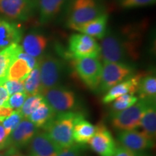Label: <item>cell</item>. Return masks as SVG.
Returning <instances> with one entry per match:
<instances>
[{
	"instance_id": "9",
	"label": "cell",
	"mask_w": 156,
	"mask_h": 156,
	"mask_svg": "<svg viewBox=\"0 0 156 156\" xmlns=\"http://www.w3.org/2000/svg\"><path fill=\"white\" fill-rule=\"evenodd\" d=\"M69 52L74 58H98L101 48L95 38L83 34H76L69 39Z\"/></svg>"
},
{
	"instance_id": "34",
	"label": "cell",
	"mask_w": 156,
	"mask_h": 156,
	"mask_svg": "<svg viewBox=\"0 0 156 156\" xmlns=\"http://www.w3.org/2000/svg\"><path fill=\"white\" fill-rule=\"evenodd\" d=\"M9 135V132L5 129L2 124V122H0V150L6 148V142H7Z\"/></svg>"
},
{
	"instance_id": "11",
	"label": "cell",
	"mask_w": 156,
	"mask_h": 156,
	"mask_svg": "<svg viewBox=\"0 0 156 156\" xmlns=\"http://www.w3.org/2000/svg\"><path fill=\"white\" fill-rule=\"evenodd\" d=\"M88 144L91 149L100 156H112L117 147L111 132L103 124L96 126V131Z\"/></svg>"
},
{
	"instance_id": "17",
	"label": "cell",
	"mask_w": 156,
	"mask_h": 156,
	"mask_svg": "<svg viewBox=\"0 0 156 156\" xmlns=\"http://www.w3.org/2000/svg\"><path fill=\"white\" fill-rule=\"evenodd\" d=\"M22 36V29L17 23L0 17V51L12 44H19Z\"/></svg>"
},
{
	"instance_id": "27",
	"label": "cell",
	"mask_w": 156,
	"mask_h": 156,
	"mask_svg": "<svg viewBox=\"0 0 156 156\" xmlns=\"http://www.w3.org/2000/svg\"><path fill=\"white\" fill-rule=\"evenodd\" d=\"M45 101L44 97L42 94L29 95L25 101L23 106L20 109V112L22 114L23 118L28 119L29 116L34 112L38 107Z\"/></svg>"
},
{
	"instance_id": "38",
	"label": "cell",
	"mask_w": 156,
	"mask_h": 156,
	"mask_svg": "<svg viewBox=\"0 0 156 156\" xmlns=\"http://www.w3.org/2000/svg\"><path fill=\"white\" fill-rule=\"evenodd\" d=\"M7 156H26L18 152L17 149L14 148H7Z\"/></svg>"
},
{
	"instance_id": "14",
	"label": "cell",
	"mask_w": 156,
	"mask_h": 156,
	"mask_svg": "<svg viewBox=\"0 0 156 156\" xmlns=\"http://www.w3.org/2000/svg\"><path fill=\"white\" fill-rule=\"evenodd\" d=\"M29 147L30 156H56L62 150L46 132H36L29 142Z\"/></svg>"
},
{
	"instance_id": "30",
	"label": "cell",
	"mask_w": 156,
	"mask_h": 156,
	"mask_svg": "<svg viewBox=\"0 0 156 156\" xmlns=\"http://www.w3.org/2000/svg\"><path fill=\"white\" fill-rule=\"evenodd\" d=\"M28 96V95L25 92L16 93L9 95L7 106L12 109H15V110H20Z\"/></svg>"
},
{
	"instance_id": "1",
	"label": "cell",
	"mask_w": 156,
	"mask_h": 156,
	"mask_svg": "<svg viewBox=\"0 0 156 156\" xmlns=\"http://www.w3.org/2000/svg\"><path fill=\"white\" fill-rule=\"evenodd\" d=\"M79 114L73 112L56 114L44 127L51 139L62 149L75 144L73 127Z\"/></svg>"
},
{
	"instance_id": "15",
	"label": "cell",
	"mask_w": 156,
	"mask_h": 156,
	"mask_svg": "<svg viewBox=\"0 0 156 156\" xmlns=\"http://www.w3.org/2000/svg\"><path fill=\"white\" fill-rule=\"evenodd\" d=\"M143 75L141 74L133 75L125 80L121 82L120 83L114 85L112 88L107 91L106 95L102 99V102L104 104L112 103L117 98L125 94H132L137 92L138 87Z\"/></svg>"
},
{
	"instance_id": "12",
	"label": "cell",
	"mask_w": 156,
	"mask_h": 156,
	"mask_svg": "<svg viewBox=\"0 0 156 156\" xmlns=\"http://www.w3.org/2000/svg\"><path fill=\"white\" fill-rule=\"evenodd\" d=\"M118 140L123 147L136 154L153 147L154 145V140L143 132L136 131V129L120 132Z\"/></svg>"
},
{
	"instance_id": "7",
	"label": "cell",
	"mask_w": 156,
	"mask_h": 156,
	"mask_svg": "<svg viewBox=\"0 0 156 156\" xmlns=\"http://www.w3.org/2000/svg\"><path fill=\"white\" fill-rule=\"evenodd\" d=\"M41 94L56 114L71 112L77 106L75 93L64 87L58 85L43 91Z\"/></svg>"
},
{
	"instance_id": "21",
	"label": "cell",
	"mask_w": 156,
	"mask_h": 156,
	"mask_svg": "<svg viewBox=\"0 0 156 156\" xmlns=\"http://www.w3.org/2000/svg\"><path fill=\"white\" fill-rule=\"evenodd\" d=\"M66 0H39L38 9L41 23H46L53 20L61 10Z\"/></svg>"
},
{
	"instance_id": "33",
	"label": "cell",
	"mask_w": 156,
	"mask_h": 156,
	"mask_svg": "<svg viewBox=\"0 0 156 156\" xmlns=\"http://www.w3.org/2000/svg\"><path fill=\"white\" fill-rule=\"evenodd\" d=\"M56 156H84L83 146L74 144L70 147L62 148Z\"/></svg>"
},
{
	"instance_id": "26",
	"label": "cell",
	"mask_w": 156,
	"mask_h": 156,
	"mask_svg": "<svg viewBox=\"0 0 156 156\" xmlns=\"http://www.w3.org/2000/svg\"><path fill=\"white\" fill-rule=\"evenodd\" d=\"M25 93L28 95L41 94V82L39 66L34 67L23 80Z\"/></svg>"
},
{
	"instance_id": "37",
	"label": "cell",
	"mask_w": 156,
	"mask_h": 156,
	"mask_svg": "<svg viewBox=\"0 0 156 156\" xmlns=\"http://www.w3.org/2000/svg\"><path fill=\"white\" fill-rule=\"evenodd\" d=\"M13 109L8 106H1L0 107V122L5 119L7 116H9L13 112Z\"/></svg>"
},
{
	"instance_id": "24",
	"label": "cell",
	"mask_w": 156,
	"mask_h": 156,
	"mask_svg": "<svg viewBox=\"0 0 156 156\" xmlns=\"http://www.w3.org/2000/svg\"><path fill=\"white\" fill-rule=\"evenodd\" d=\"M32 70L28 62L20 56V54L15 61L11 64L7 75V80H24Z\"/></svg>"
},
{
	"instance_id": "35",
	"label": "cell",
	"mask_w": 156,
	"mask_h": 156,
	"mask_svg": "<svg viewBox=\"0 0 156 156\" xmlns=\"http://www.w3.org/2000/svg\"><path fill=\"white\" fill-rule=\"evenodd\" d=\"M136 154L129 150L126 149L123 146L116 147L114 155L112 156H136Z\"/></svg>"
},
{
	"instance_id": "25",
	"label": "cell",
	"mask_w": 156,
	"mask_h": 156,
	"mask_svg": "<svg viewBox=\"0 0 156 156\" xmlns=\"http://www.w3.org/2000/svg\"><path fill=\"white\" fill-rule=\"evenodd\" d=\"M140 99L155 101L156 98V77L151 75L143 76L140 80L137 92Z\"/></svg>"
},
{
	"instance_id": "13",
	"label": "cell",
	"mask_w": 156,
	"mask_h": 156,
	"mask_svg": "<svg viewBox=\"0 0 156 156\" xmlns=\"http://www.w3.org/2000/svg\"><path fill=\"white\" fill-rule=\"evenodd\" d=\"M37 132V128L28 119L21 121L17 127L14 129L7 138L6 148H19L28 145Z\"/></svg>"
},
{
	"instance_id": "19",
	"label": "cell",
	"mask_w": 156,
	"mask_h": 156,
	"mask_svg": "<svg viewBox=\"0 0 156 156\" xmlns=\"http://www.w3.org/2000/svg\"><path fill=\"white\" fill-rule=\"evenodd\" d=\"M95 131L96 126L93 125L84 118L83 114H79L75 119L73 127L74 142L82 146L86 145L94 135Z\"/></svg>"
},
{
	"instance_id": "16",
	"label": "cell",
	"mask_w": 156,
	"mask_h": 156,
	"mask_svg": "<svg viewBox=\"0 0 156 156\" xmlns=\"http://www.w3.org/2000/svg\"><path fill=\"white\" fill-rule=\"evenodd\" d=\"M108 23V15L103 13L95 19L82 24H70L68 26L80 34L87 35L93 38L102 39L106 36Z\"/></svg>"
},
{
	"instance_id": "6",
	"label": "cell",
	"mask_w": 156,
	"mask_h": 156,
	"mask_svg": "<svg viewBox=\"0 0 156 156\" xmlns=\"http://www.w3.org/2000/svg\"><path fill=\"white\" fill-rule=\"evenodd\" d=\"M41 93L47 89L58 86L63 73V63L59 58L51 55H44L38 58Z\"/></svg>"
},
{
	"instance_id": "5",
	"label": "cell",
	"mask_w": 156,
	"mask_h": 156,
	"mask_svg": "<svg viewBox=\"0 0 156 156\" xmlns=\"http://www.w3.org/2000/svg\"><path fill=\"white\" fill-rule=\"evenodd\" d=\"M73 67L78 77L87 87L98 90L102 71V64L98 58H75Z\"/></svg>"
},
{
	"instance_id": "32",
	"label": "cell",
	"mask_w": 156,
	"mask_h": 156,
	"mask_svg": "<svg viewBox=\"0 0 156 156\" xmlns=\"http://www.w3.org/2000/svg\"><path fill=\"white\" fill-rule=\"evenodd\" d=\"M3 86L7 90V93L9 95L14 94L16 93L25 92L24 83L23 80H7L4 83Z\"/></svg>"
},
{
	"instance_id": "28",
	"label": "cell",
	"mask_w": 156,
	"mask_h": 156,
	"mask_svg": "<svg viewBox=\"0 0 156 156\" xmlns=\"http://www.w3.org/2000/svg\"><path fill=\"white\" fill-rule=\"evenodd\" d=\"M137 101L138 98L132 94L123 95L113 101L112 106V109L114 112L123 111L132 106V105L137 102Z\"/></svg>"
},
{
	"instance_id": "31",
	"label": "cell",
	"mask_w": 156,
	"mask_h": 156,
	"mask_svg": "<svg viewBox=\"0 0 156 156\" xmlns=\"http://www.w3.org/2000/svg\"><path fill=\"white\" fill-rule=\"evenodd\" d=\"M156 0H121V6L124 9H132L155 4Z\"/></svg>"
},
{
	"instance_id": "22",
	"label": "cell",
	"mask_w": 156,
	"mask_h": 156,
	"mask_svg": "<svg viewBox=\"0 0 156 156\" xmlns=\"http://www.w3.org/2000/svg\"><path fill=\"white\" fill-rule=\"evenodd\" d=\"M56 114V112L52 109L51 107L46 101H44L29 116L28 119L36 128H44L47 124V123L55 116Z\"/></svg>"
},
{
	"instance_id": "23",
	"label": "cell",
	"mask_w": 156,
	"mask_h": 156,
	"mask_svg": "<svg viewBox=\"0 0 156 156\" xmlns=\"http://www.w3.org/2000/svg\"><path fill=\"white\" fill-rule=\"evenodd\" d=\"M143 132L151 139L155 140L156 135V107L155 101H152L148 104L140 122Z\"/></svg>"
},
{
	"instance_id": "18",
	"label": "cell",
	"mask_w": 156,
	"mask_h": 156,
	"mask_svg": "<svg viewBox=\"0 0 156 156\" xmlns=\"http://www.w3.org/2000/svg\"><path fill=\"white\" fill-rule=\"evenodd\" d=\"M48 39L44 35L38 33L27 34L22 41L23 51L33 57L39 58L47 47Z\"/></svg>"
},
{
	"instance_id": "3",
	"label": "cell",
	"mask_w": 156,
	"mask_h": 156,
	"mask_svg": "<svg viewBox=\"0 0 156 156\" xmlns=\"http://www.w3.org/2000/svg\"><path fill=\"white\" fill-rule=\"evenodd\" d=\"M154 101L141 100L120 112H114L112 115V124L116 129L121 131L134 130L140 126L141 119L150 103Z\"/></svg>"
},
{
	"instance_id": "10",
	"label": "cell",
	"mask_w": 156,
	"mask_h": 156,
	"mask_svg": "<svg viewBox=\"0 0 156 156\" xmlns=\"http://www.w3.org/2000/svg\"><path fill=\"white\" fill-rule=\"evenodd\" d=\"M103 14L101 6L95 0H73L68 25L82 24Z\"/></svg>"
},
{
	"instance_id": "20",
	"label": "cell",
	"mask_w": 156,
	"mask_h": 156,
	"mask_svg": "<svg viewBox=\"0 0 156 156\" xmlns=\"http://www.w3.org/2000/svg\"><path fill=\"white\" fill-rule=\"evenodd\" d=\"M22 51L20 45L14 44L0 51V85L7 80L9 67Z\"/></svg>"
},
{
	"instance_id": "4",
	"label": "cell",
	"mask_w": 156,
	"mask_h": 156,
	"mask_svg": "<svg viewBox=\"0 0 156 156\" xmlns=\"http://www.w3.org/2000/svg\"><path fill=\"white\" fill-rule=\"evenodd\" d=\"M134 73V68L127 63H103L101 81L98 90L106 93L114 85L133 75Z\"/></svg>"
},
{
	"instance_id": "2",
	"label": "cell",
	"mask_w": 156,
	"mask_h": 156,
	"mask_svg": "<svg viewBox=\"0 0 156 156\" xmlns=\"http://www.w3.org/2000/svg\"><path fill=\"white\" fill-rule=\"evenodd\" d=\"M100 56L103 63H126L130 48L125 41L118 34H107L101 39Z\"/></svg>"
},
{
	"instance_id": "36",
	"label": "cell",
	"mask_w": 156,
	"mask_h": 156,
	"mask_svg": "<svg viewBox=\"0 0 156 156\" xmlns=\"http://www.w3.org/2000/svg\"><path fill=\"white\" fill-rule=\"evenodd\" d=\"M9 98V95L5 87L3 85H0V107L7 106Z\"/></svg>"
},
{
	"instance_id": "40",
	"label": "cell",
	"mask_w": 156,
	"mask_h": 156,
	"mask_svg": "<svg viewBox=\"0 0 156 156\" xmlns=\"http://www.w3.org/2000/svg\"><path fill=\"white\" fill-rule=\"evenodd\" d=\"M136 156H148V155H146V154H143V153H140L136 154Z\"/></svg>"
},
{
	"instance_id": "39",
	"label": "cell",
	"mask_w": 156,
	"mask_h": 156,
	"mask_svg": "<svg viewBox=\"0 0 156 156\" xmlns=\"http://www.w3.org/2000/svg\"><path fill=\"white\" fill-rule=\"evenodd\" d=\"M7 148L0 150V156H7Z\"/></svg>"
},
{
	"instance_id": "29",
	"label": "cell",
	"mask_w": 156,
	"mask_h": 156,
	"mask_svg": "<svg viewBox=\"0 0 156 156\" xmlns=\"http://www.w3.org/2000/svg\"><path fill=\"white\" fill-rule=\"evenodd\" d=\"M23 116L22 114L19 110L13 111L12 114L7 117L5 119H4L2 123V125L6 130L9 132V134L14 129L17 127L21 121L23 120Z\"/></svg>"
},
{
	"instance_id": "8",
	"label": "cell",
	"mask_w": 156,
	"mask_h": 156,
	"mask_svg": "<svg viewBox=\"0 0 156 156\" xmlns=\"http://www.w3.org/2000/svg\"><path fill=\"white\" fill-rule=\"evenodd\" d=\"M37 5V0H0V15L12 21H26L34 15Z\"/></svg>"
}]
</instances>
